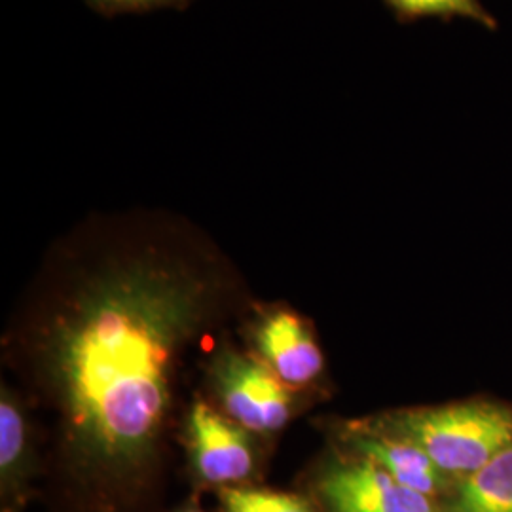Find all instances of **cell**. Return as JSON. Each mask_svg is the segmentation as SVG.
I'll list each match as a JSON object with an SVG mask.
<instances>
[{
    "mask_svg": "<svg viewBox=\"0 0 512 512\" xmlns=\"http://www.w3.org/2000/svg\"><path fill=\"white\" fill-rule=\"evenodd\" d=\"M253 300L236 264L190 230L97 228L44 258L2 332V366L67 475L135 492Z\"/></svg>",
    "mask_w": 512,
    "mask_h": 512,
    "instance_id": "cell-1",
    "label": "cell"
},
{
    "mask_svg": "<svg viewBox=\"0 0 512 512\" xmlns=\"http://www.w3.org/2000/svg\"><path fill=\"white\" fill-rule=\"evenodd\" d=\"M421 448L450 478H469L512 444V410L492 403L416 406L370 418Z\"/></svg>",
    "mask_w": 512,
    "mask_h": 512,
    "instance_id": "cell-2",
    "label": "cell"
},
{
    "mask_svg": "<svg viewBox=\"0 0 512 512\" xmlns=\"http://www.w3.org/2000/svg\"><path fill=\"white\" fill-rule=\"evenodd\" d=\"M198 391L256 437L272 442L310 404V395L281 384L255 355L226 334L203 361Z\"/></svg>",
    "mask_w": 512,
    "mask_h": 512,
    "instance_id": "cell-3",
    "label": "cell"
},
{
    "mask_svg": "<svg viewBox=\"0 0 512 512\" xmlns=\"http://www.w3.org/2000/svg\"><path fill=\"white\" fill-rule=\"evenodd\" d=\"M236 334L281 384L313 397L325 378L327 359L306 315L281 300H253Z\"/></svg>",
    "mask_w": 512,
    "mask_h": 512,
    "instance_id": "cell-4",
    "label": "cell"
},
{
    "mask_svg": "<svg viewBox=\"0 0 512 512\" xmlns=\"http://www.w3.org/2000/svg\"><path fill=\"white\" fill-rule=\"evenodd\" d=\"M179 442L192 475L217 490L251 484L266 446V440L224 416L198 389L186 406Z\"/></svg>",
    "mask_w": 512,
    "mask_h": 512,
    "instance_id": "cell-5",
    "label": "cell"
},
{
    "mask_svg": "<svg viewBox=\"0 0 512 512\" xmlns=\"http://www.w3.org/2000/svg\"><path fill=\"white\" fill-rule=\"evenodd\" d=\"M315 501L327 512H440L437 499L418 494L357 454H330L313 478Z\"/></svg>",
    "mask_w": 512,
    "mask_h": 512,
    "instance_id": "cell-6",
    "label": "cell"
},
{
    "mask_svg": "<svg viewBox=\"0 0 512 512\" xmlns=\"http://www.w3.org/2000/svg\"><path fill=\"white\" fill-rule=\"evenodd\" d=\"M338 439L348 452L370 459L408 490L437 499L448 488L450 476L444 475L421 448L387 433L372 420L338 425Z\"/></svg>",
    "mask_w": 512,
    "mask_h": 512,
    "instance_id": "cell-7",
    "label": "cell"
},
{
    "mask_svg": "<svg viewBox=\"0 0 512 512\" xmlns=\"http://www.w3.org/2000/svg\"><path fill=\"white\" fill-rule=\"evenodd\" d=\"M40 448L31 406L6 378L0 384V490L4 512H18L29 494Z\"/></svg>",
    "mask_w": 512,
    "mask_h": 512,
    "instance_id": "cell-8",
    "label": "cell"
},
{
    "mask_svg": "<svg viewBox=\"0 0 512 512\" xmlns=\"http://www.w3.org/2000/svg\"><path fill=\"white\" fill-rule=\"evenodd\" d=\"M450 512H512V444L461 480Z\"/></svg>",
    "mask_w": 512,
    "mask_h": 512,
    "instance_id": "cell-9",
    "label": "cell"
},
{
    "mask_svg": "<svg viewBox=\"0 0 512 512\" xmlns=\"http://www.w3.org/2000/svg\"><path fill=\"white\" fill-rule=\"evenodd\" d=\"M220 512H317L308 495L258 488L251 484L217 490Z\"/></svg>",
    "mask_w": 512,
    "mask_h": 512,
    "instance_id": "cell-10",
    "label": "cell"
},
{
    "mask_svg": "<svg viewBox=\"0 0 512 512\" xmlns=\"http://www.w3.org/2000/svg\"><path fill=\"white\" fill-rule=\"evenodd\" d=\"M401 18H461L475 21L486 29H497L494 16L480 0H385Z\"/></svg>",
    "mask_w": 512,
    "mask_h": 512,
    "instance_id": "cell-11",
    "label": "cell"
},
{
    "mask_svg": "<svg viewBox=\"0 0 512 512\" xmlns=\"http://www.w3.org/2000/svg\"><path fill=\"white\" fill-rule=\"evenodd\" d=\"M90 2L101 12L118 14V12L150 10V8H160V6H175L184 0H90Z\"/></svg>",
    "mask_w": 512,
    "mask_h": 512,
    "instance_id": "cell-12",
    "label": "cell"
},
{
    "mask_svg": "<svg viewBox=\"0 0 512 512\" xmlns=\"http://www.w3.org/2000/svg\"><path fill=\"white\" fill-rule=\"evenodd\" d=\"M181 512H203L202 509H198V507H196V505H192V507H186V509H184V511H181Z\"/></svg>",
    "mask_w": 512,
    "mask_h": 512,
    "instance_id": "cell-13",
    "label": "cell"
}]
</instances>
